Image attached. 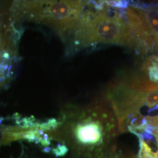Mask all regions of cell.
I'll list each match as a JSON object with an SVG mask.
<instances>
[{
	"label": "cell",
	"mask_w": 158,
	"mask_h": 158,
	"mask_svg": "<svg viewBox=\"0 0 158 158\" xmlns=\"http://www.w3.org/2000/svg\"><path fill=\"white\" fill-rule=\"evenodd\" d=\"M54 131L74 158H103L105 143L115 135V121L103 102L72 104L63 108Z\"/></svg>",
	"instance_id": "cell-1"
},
{
	"label": "cell",
	"mask_w": 158,
	"mask_h": 158,
	"mask_svg": "<svg viewBox=\"0 0 158 158\" xmlns=\"http://www.w3.org/2000/svg\"><path fill=\"white\" fill-rule=\"evenodd\" d=\"M70 51L98 44H117L134 48V40L122 11L104 1H87L70 38Z\"/></svg>",
	"instance_id": "cell-2"
},
{
	"label": "cell",
	"mask_w": 158,
	"mask_h": 158,
	"mask_svg": "<svg viewBox=\"0 0 158 158\" xmlns=\"http://www.w3.org/2000/svg\"><path fill=\"white\" fill-rule=\"evenodd\" d=\"M86 4L83 1H19L12 2L8 11L15 23L25 21L46 26L68 42Z\"/></svg>",
	"instance_id": "cell-3"
},
{
	"label": "cell",
	"mask_w": 158,
	"mask_h": 158,
	"mask_svg": "<svg viewBox=\"0 0 158 158\" xmlns=\"http://www.w3.org/2000/svg\"><path fill=\"white\" fill-rule=\"evenodd\" d=\"M143 103L151 108L155 107L158 103V90L145 93Z\"/></svg>",
	"instance_id": "cell-4"
},
{
	"label": "cell",
	"mask_w": 158,
	"mask_h": 158,
	"mask_svg": "<svg viewBox=\"0 0 158 158\" xmlns=\"http://www.w3.org/2000/svg\"><path fill=\"white\" fill-rule=\"evenodd\" d=\"M152 158V157H151L150 156H149V155H148V156H145V157H143V158Z\"/></svg>",
	"instance_id": "cell-5"
}]
</instances>
